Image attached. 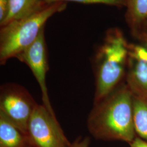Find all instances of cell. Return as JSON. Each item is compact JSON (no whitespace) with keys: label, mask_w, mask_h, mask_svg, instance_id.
<instances>
[{"label":"cell","mask_w":147,"mask_h":147,"mask_svg":"<svg viewBox=\"0 0 147 147\" xmlns=\"http://www.w3.org/2000/svg\"><path fill=\"white\" fill-rule=\"evenodd\" d=\"M44 28L36 40L19 54L16 58L30 68L40 86L42 92V105L53 115L55 112L48 94L47 86V73L49 70L47 43Z\"/></svg>","instance_id":"8992f818"},{"label":"cell","mask_w":147,"mask_h":147,"mask_svg":"<svg viewBox=\"0 0 147 147\" xmlns=\"http://www.w3.org/2000/svg\"><path fill=\"white\" fill-rule=\"evenodd\" d=\"M133 98L124 82L102 99L93 104L87 123L91 135L98 140L130 143L137 136Z\"/></svg>","instance_id":"6da1fadb"},{"label":"cell","mask_w":147,"mask_h":147,"mask_svg":"<svg viewBox=\"0 0 147 147\" xmlns=\"http://www.w3.org/2000/svg\"><path fill=\"white\" fill-rule=\"evenodd\" d=\"M10 7V0H0V24L5 20Z\"/></svg>","instance_id":"4fadbf2b"},{"label":"cell","mask_w":147,"mask_h":147,"mask_svg":"<svg viewBox=\"0 0 147 147\" xmlns=\"http://www.w3.org/2000/svg\"><path fill=\"white\" fill-rule=\"evenodd\" d=\"M125 82L134 96L147 98V35L129 43Z\"/></svg>","instance_id":"52a82bcc"},{"label":"cell","mask_w":147,"mask_h":147,"mask_svg":"<svg viewBox=\"0 0 147 147\" xmlns=\"http://www.w3.org/2000/svg\"><path fill=\"white\" fill-rule=\"evenodd\" d=\"M38 104L26 89L8 83L0 88V113L27 134L28 121Z\"/></svg>","instance_id":"277c9868"},{"label":"cell","mask_w":147,"mask_h":147,"mask_svg":"<svg viewBox=\"0 0 147 147\" xmlns=\"http://www.w3.org/2000/svg\"><path fill=\"white\" fill-rule=\"evenodd\" d=\"M90 143V138L89 137H78L70 147H89Z\"/></svg>","instance_id":"5bb4252c"},{"label":"cell","mask_w":147,"mask_h":147,"mask_svg":"<svg viewBox=\"0 0 147 147\" xmlns=\"http://www.w3.org/2000/svg\"><path fill=\"white\" fill-rule=\"evenodd\" d=\"M133 115L137 136L147 142V98L134 96Z\"/></svg>","instance_id":"8fae6325"},{"label":"cell","mask_w":147,"mask_h":147,"mask_svg":"<svg viewBox=\"0 0 147 147\" xmlns=\"http://www.w3.org/2000/svg\"><path fill=\"white\" fill-rule=\"evenodd\" d=\"M42 1L47 4L53 3L58 2H73L84 5H95L101 4L105 5L116 7L118 8L125 7L126 0H42Z\"/></svg>","instance_id":"7c38bea8"},{"label":"cell","mask_w":147,"mask_h":147,"mask_svg":"<svg viewBox=\"0 0 147 147\" xmlns=\"http://www.w3.org/2000/svg\"><path fill=\"white\" fill-rule=\"evenodd\" d=\"M45 4L42 0H10L8 14L5 20L0 24V26L30 16Z\"/></svg>","instance_id":"30bf717a"},{"label":"cell","mask_w":147,"mask_h":147,"mask_svg":"<svg viewBox=\"0 0 147 147\" xmlns=\"http://www.w3.org/2000/svg\"><path fill=\"white\" fill-rule=\"evenodd\" d=\"M67 3H45L31 15L11 21L0 29V64L16 56L34 42L47 20L54 14L64 11Z\"/></svg>","instance_id":"3957f363"},{"label":"cell","mask_w":147,"mask_h":147,"mask_svg":"<svg viewBox=\"0 0 147 147\" xmlns=\"http://www.w3.org/2000/svg\"><path fill=\"white\" fill-rule=\"evenodd\" d=\"M129 43L119 27H111L105 32L92 59L95 86L93 104L125 82Z\"/></svg>","instance_id":"7a4b0ae2"},{"label":"cell","mask_w":147,"mask_h":147,"mask_svg":"<svg viewBox=\"0 0 147 147\" xmlns=\"http://www.w3.org/2000/svg\"><path fill=\"white\" fill-rule=\"evenodd\" d=\"M28 135L33 147H70L56 116L42 105L36 107L28 121Z\"/></svg>","instance_id":"5b68a950"},{"label":"cell","mask_w":147,"mask_h":147,"mask_svg":"<svg viewBox=\"0 0 147 147\" xmlns=\"http://www.w3.org/2000/svg\"><path fill=\"white\" fill-rule=\"evenodd\" d=\"M124 19L136 40L147 35V0H126Z\"/></svg>","instance_id":"ba28073f"},{"label":"cell","mask_w":147,"mask_h":147,"mask_svg":"<svg viewBox=\"0 0 147 147\" xmlns=\"http://www.w3.org/2000/svg\"><path fill=\"white\" fill-rule=\"evenodd\" d=\"M130 147H147V142L139 137L136 138L129 143Z\"/></svg>","instance_id":"9a60e30c"},{"label":"cell","mask_w":147,"mask_h":147,"mask_svg":"<svg viewBox=\"0 0 147 147\" xmlns=\"http://www.w3.org/2000/svg\"><path fill=\"white\" fill-rule=\"evenodd\" d=\"M0 147H33L27 134L0 113Z\"/></svg>","instance_id":"9c48e42d"}]
</instances>
